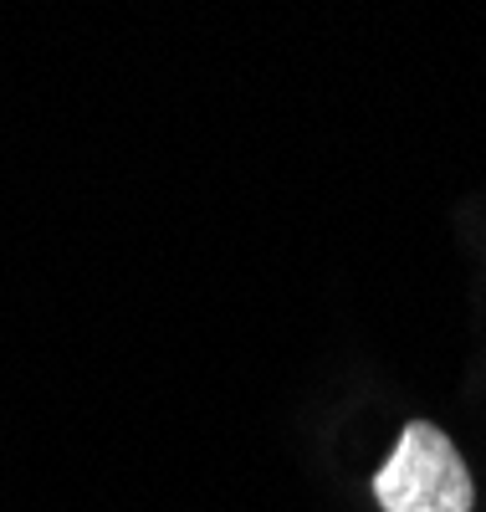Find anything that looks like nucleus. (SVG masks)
<instances>
[{"mask_svg":"<svg viewBox=\"0 0 486 512\" xmlns=\"http://www.w3.org/2000/svg\"><path fill=\"white\" fill-rule=\"evenodd\" d=\"M384 512H471L476 487L451 436L430 420H410L384 472L374 477Z\"/></svg>","mask_w":486,"mask_h":512,"instance_id":"nucleus-1","label":"nucleus"}]
</instances>
